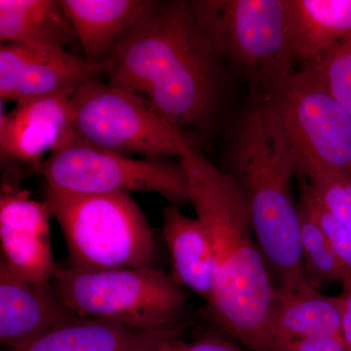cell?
Returning <instances> with one entry per match:
<instances>
[{
	"label": "cell",
	"mask_w": 351,
	"mask_h": 351,
	"mask_svg": "<svg viewBox=\"0 0 351 351\" xmlns=\"http://www.w3.org/2000/svg\"><path fill=\"white\" fill-rule=\"evenodd\" d=\"M225 64L191 1L152 0L106 62L103 75L189 138L214 129Z\"/></svg>",
	"instance_id": "6da1fadb"
},
{
	"label": "cell",
	"mask_w": 351,
	"mask_h": 351,
	"mask_svg": "<svg viewBox=\"0 0 351 351\" xmlns=\"http://www.w3.org/2000/svg\"><path fill=\"white\" fill-rule=\"evenodd\" d=\"M191 204L208 233L216 279L208 311L223 331L251 351H274L270 306L276 286L255 237L243 196L232 177L193 147L180 159Z\"/></svg>",
	"instance_id": "7a4b0ae2"
},
{
	"label": "cell",
	"mask_w": 351,
	"mask_h": 351,
	"mask_svg": "<svg viewBox=\"0 0 351 351\" xmlns=\"http://www.w3.org/2000/svg\"><path fill=\"white\" fill-rule=\"evenodd\" d=\"M225 172L243 196L258 247L278 286L308 282L299 207L292 191L297 169L276 119L262 101L235 124Z\"/></svg>",
	"instance_id": "3957f363"
},
{
	"label": "cell",
	"mask_w": 351,
	"mask_h": 351,
	"mask_svg": "<svg viewBox=\"0 0 351 351\" xmlns=\"http://www.w3.org/2000/svg\"><path fill=\"white\" fill-rule=\"evenodd\" d=\"M50 283L80 318L151 334L180 335L186 298L173 276L154 267L82 270L56 265Z\"/></svg>",
	"instance_id": "277c9868"
},
{
	"label": "cell",
	"mask_w": 351,
	"mask_h": 351,
	"mask_svg": "<svg viewBox=\"0 0 351 351\" xmlns=\"http://www.w3.org/2000/svg\"><path fill=\"white\" fill-rule=\"evenodd\" d=\"M43 202L63 232L69 267H152L154 233L129 193L80 195L45 184Z\"/></svg>",
	"instance_id": "5b68a950"
},
{
	"label": "cell",
	"mask_w": 351,
	"mask_h": 351,
	"mask_svg": "<svg viewBox=\"0 0 351 351\" xmlns=\"http://www.w3.org/2000/svg\"><path fill=\"white\" fill-rule=\"evenodd\" d=\"M297 175L351 179V115L308 66L295 69L263 92Z\"/></svg>",
	"instance_id": "8992f818"
},
{
	"label": "cell",
	"mask_w": 351,
	"mask_h": 351,
	"mask_svg": "<svg viewBox=\"0 0 351 351\" xmlns=\"http://www.w3.org/2000/svg\"><path fill=\"white\" fill-rule=\"evenodd\" d=\"M191 7L223 63L262 92L295 69L287 0H193Z\"/></svg>",
	"instance_id": "52a82bcc"
},
{
	"label": "cell",
	"mask_w": 351,
	"mask_h": 351,
	"mask_svg": "<svg viewBox=\"0 0 351 351\" xmlns=\"http://www.w3.org/2000/svg\"><path fill=\"white\" fill-rule=\"evenodd\" d=\"M50 188L80 195L154 193L171 204H191L181 161L135 159L97 147L75 131L44 159L38 169Z\"/></svg>",
	"instance_id": "ba28073f"
},
{
	"label": "cell",
	"mask_w": 351,
	"mask_h": 351,
	"mask_svg": "<svg viewBox=\"0 0 351 351\" xmlns=\"http://www.w3.org/2000/svg\"><path fill=\"white\" fill-rule=\"evenodd\" d=\"M73 131L90 144L149 159H181L195 147L186 135L145 104L101 77L69 99Z\"/></svg>",
	"instance_id": "9c48e42d"
},
{
	"label": "cell",
	"mask_w": 351,
	"mask_h": 351,
	"mask_svg": "<svg viewBox=\"0 0 351 351\" xmlns=\"http://www.w3.org/2000/svg\"><path fill=\"white\" fill-rule=\"evenodd\" d=\"M104 69L68 49L1 43L0 97L16 104L49 97L69 99L101 77Z\"/></svg>",
	"instance_id": "30bf717a"
},
{
	"label": "cell",
	"mask_w": 351,
	"mask_h": 351,
	"mask_svg": "<svg viewBox=\"0 0 351 351\" xmlns=\"http://www.w3.org/2000/svg\"><path fill=\"white\" fill-rule=\"evenodd\" d=\"M73 132L68 98L25 101L10 112H1L0 156L6 168L2 184L20 186L23 170L38 172L43 156Z\"/></svg>",
	"instance_id": "8fae6325"
},
{
	"label": "cell",
	"mask_w": 351,
	"mask_h": 351,
	"mask_svg": "<svg viewBox=\"0 0 351 351\" xmlns=\"http://www.w3.org/2000/svg\"><path fill=\"white\" fill-rule=\"evenodd\" d=\"M50 216L47 205L32 199L29 191L1 184V261L32 283H49L57 265L53 261Z\"/></svg>",
	"instance_id": "7c38bea8"
},
{
	"label": "cell",
	"mask_w": 351,
	"mask_h": 351,
	"mask_svg": "<svg viewBox=\"0 0 351 351\" xmlns=\"http://www.w3.org/2000/svg\"><path fill=\"white\" fill-rule=\"evenodd\" d=\"M77 317L59 299L52 284H34L0 262V343L19 350Z\"/></svg>",
	"instance_id": "4fadbf2b"
},
{
	"label": "cell",
	"mask_w": 351,
	"mask_h": 351,
	"mask_svg": "<svg viewBox=\"0 0 351 351\" xmlns=\"http://www.w3.org/2000/svg\"><path fill=\"white\" fill-rule=\"evenodd\" d=\"M88 62L105 66L152 0H60Z\"/></svg>",
	"instance_id": "5bb4252c"
},
{
	"label": "cell",
	"mask_w": 351,
	"mask_h": 351,
	"mask_svg": "<svg viewBox=\"0 0 351 351\" xmlns=\"http://www.w3.org/2000/svg\"><path fill=\"white\" fill-rule=\"evenodd\" d=\"M269 329L272 343L314 336H343L339 295H323L311 283L295 287L276 286L270 306Z\"/></svg>",
	"instance_id": "9a60e30c"
},
{
	"label": "cell",
	"mask_w": 351,
	"mask_h": 351,
	"mask_svg": "<svg viewBox=\"0 0 351 351\" xmlns=\"http://www.w3.org/2000/svg\"><path fill=\"white\" fill-rule=\"evenodd\" d=\"M180 335L151 334L117 323L76 317L29 345L5 351H166Z\"/></svg>",
	"instance_id": "2e32d148"
},
{
	"label": "cell",
	"mask_w": 351,
	"mask_h": 351,
	"mask_svg": "<svg viewBox=\"0 0 351 351\" xmlns=\"http://www.w3.org/2000/svg\"><path fill=\"white\" fill-rule=\"evenodd\" d=\"M293 62L309 66L351 38V0H287Z\"/></svg>",
	"instance_id": "e0dca14e"
},
{
	"label": "cell",
	"mask_w": 351,
	"mask_h": 351,
	"mask_svg": "<svg viewBox=\"0 0 351 351\" xmlns=\"http://www.w3.org/2000/svg\"><path fill=\"white\" fill-rule=\"evenodd\" d=\"M162 234L172 258L173 278L206 301L213 292L216 262L204 226L186 216L178 205L164 207Z\"/></svg>",
	"instance_id": "ac0fdd59"
},
{
	"label": "cell",
	"mask_w": 351,
	"mask_h": 351,
	"mask_svg": "<svg viewBox=\"0 0 351 351\" xmlns=\"http://www.w3.org/2000/svg\"><path fill=\"white\" fill-rule=\"evenodd\" d=\"M0 41L66 49L77 39L60 0H0Z\"/></svg>",
	"instance_id": "d6986e66"
},
{
	"label": "cell",
	"mask_w": 351,
	"mask_h": 351,
	"mask_svg": "<svg viewBox=\"0 0 351 351\" xmlns=\"http://www.w3.org/2000/svg\"><path fill=\"white\" fill-rule=\"evenodd\" d=\"M300 213V239L307 281L317 287L321 283L346 279L327 237L306 208L298 203Z\"/></svg>",
	"instance_id": "ffe728a7"
},
{
	"label": "cell",
	"mask_w": 351,
	"mask_h": 351,
	"mask_svg": "<svg viewBox=\"0 0 351 351\" xmlns=\"http://www.w3.org/2000/svg\"><path fill=\"white\" fill-rule=\"evenodd\" d=\"M306 66L351 115V38L334 46Z\"/></svg>",
	"instance_id": "44dd1931"
},
{
	"label": "cell",
	"mask_w": 351,
	"mask_h": 351,
	"mask_svg": "<svg viewBox=\"0 0 351 351\" xmlns=\"http://www.w3.org/2000/svg\"><path fill=\"white\" fill-rule=\"evenodd\" d=\"M299 184V204L306 208L314 221L320 226L328 241L331 245L335 255L338 258L346 279L351 278V233L346 226L324 205L316 199L308 188L306 177L295 176ZM345 279V280H346Z\"/></svg>",
	"instance_id": "7402d4cb"
},
{
	"label": "cell",
	"mask_w": 351,
	"mask_h": 351,
	"mask_svg": "<svg viewBox=\"0 0 351 351\" xmlns=\"http://www.w3.org/2000/svg\"><path fill=\"white\" fill-rule=\"evenodd\" d=\"M311 193L351 233V179L332 176L306 178Z\"/></svg>",
	"instance_id": "603a6c76"
},
{
	"label": "cell",
	"mask_w": 351,
	"mask_h": 351,
	"mask_svg": "<svg viewBox=\"0 0 351 351\" xmlns=\"http://www.w3.org/2000/svg\"><path fill=\"white\" fill-rule=\"evenodd\" d=\"M274 351H351V348L343 336H314L278 341Z\"/></svg>",
	"instance_id": "cb8c5ba5"
},
{
	"label": "cell",
	"mask_w": 351,
	"mask_h": 351,
	"mask_svg": "<svg viewBox=\"0 0 351 351\" xmlns=\"http://www.w3.org/2000/svg\"><path fill=\"white\" fill-rule=\"evenodd\" d=\"M184 351H245L228 339L218 336H207L191 345Z\"/></svg>",
	"instance_id": "d4e9b609"
},
{
	"label": "cell",
	"mask_w": 351,
	"mask_h": 351,
	"mask_svg": "<svg viewBox=\"0 0 351 351\" xmlns=\"http://www.w3.org/2000/svg\"><path fill=\"white\" fill-rule=\"evenodd\" d=\"M343 292L339 295L343 306V334L351 348V278L343 281Z\"/></svg>",
	"instance_id": "484cf974"
},
{
	"label": "cell",
	"mask_w": 351,
	"mask_h": 351,
	"mask_svg": "<svg viewBox=\"0 0 351 351\" xmlns=\"http://www.w3.org/2000/svg\"><path fill=\"white\" fill-rule=\"evenodd\" d=\"M186 343H182V341H178L174 346H171L169 350L166 351H184L186 350Z\"/></svg>",
	"instance_id": "4316f807"
}]
</instances>
